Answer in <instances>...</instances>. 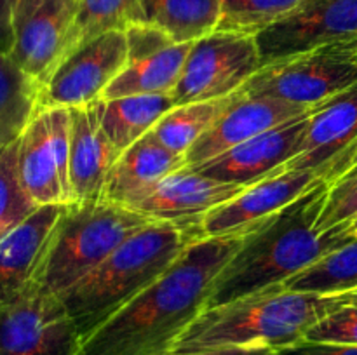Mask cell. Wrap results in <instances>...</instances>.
Returning a JSON list of instances; mask_svg holds the SVG:
<instances>
[{"label": "cell", "instance_id": "1", "mask_svg": "<svg viewBox=\"0 0 357 355\" xmlns=\"http://www.w3.org/2000/svg\"><path fill=\"white\" fill-rule=\"evenodd\" d=\"M246 235L204 237L82 341L80 355H167L209 306L220 271Z\"/></svg>", "mask_w": 357, "mask_h": 355}, {"label": "cell", "instance_id": "2", "mask_svg": "<svg viewBox=\"0 0 357 355\" xmlns=\"http://www.w3.org/2000/svg\"><path fill=\"white\" fill-rule=\"evenodd\" d=\"M328 191L330 184L319 180L307 194L248 233L216 277L209 306L284 284L288 278L357 239L351 225L319 228Z\"/></svg>", "mask_w": 357, "mask_h": 355}, {"label": "cell", "instance_id": "3", "mask_svg": "<svg viewBox=\"0 0 357 355\" xmlns=\"http://www.w3.org/2000/svg\"><path fill=\"white\" fill-rule=\"evenodd\" d=\"M349 292L317 294L284 287L261 289L230 303L206 308L180 336L171 354L220 348H272L279 352L305 341L309 331L344 305Z\"/></svg>", "mask_w": 357, "mask_h": 355}, {"label": "cell", "instance_id": "4", "mask_svg": "<svg viewBox=\"0 0 357 355\" xmlns=\"http://www.w3.org/2000/svg\"><path fill=\"white\" fill-rule=\"evenodd\" d=\"M204 239L197 223L152 221L117 247L93 274L61 296L82 341Z\"/></svg>", "mask_w": 357, "mask_h": 355}, {"label": "cell", "instance_id": "5", "mask_svg": "<svg viewBox=\"0 0 357 355\" xmlns=\"http://www.w3.org/2000/svg\"><path fill=\"white\" fill-rule=\"evenodd\" d=\"M149 223L152 219L105 198L66 204L38 285L61 298Z\"/></svg>", "mask_w": 357, "mask_h": 355}, {"label": "cell", "instance_id": "6", "mask_svg": "<svg viewBox=\"0 0 357 355\" xmlns=\"http://www.w3.org/2000/svg\"><path fill=\"white\" fill-rule=\"evenodd\" d=\"M357 84V38L321 45L261 66L241 93L314 108Z\"/></svg>", "mask_w": 357, "mask_h": 355}, {"label": "cell", "instance_id": "7", "mask_svg": "<svg viewBox=\"0 0 357 355\" xmlns=\"http://www.w3.org/2000/svg\"><path fill=\"white\" fill-rule=\"evenodd\" d=\"M264 66L257 37L213 31L192 44L180 82L171 94L174 106L227 97Z\"/></svg>", "mask_w": 357, "mask_h": 355}, {"label": "cell", "instance_id": "8", "mask_svg": "<svg viewBox=\"0 0 357 355\" xmlns=\"http://www.w3.org/2000/svg\"><path fill=\"white\" fill-rule=\"evenodd\" d=\"M70 108H40L17 141V174L37 207L72 204Z\"/></svg>", "mask_w": 357, "mask_h": 355}, {"label": "cell", "instance_id": "9", "mask_svg": "<svg viewBox=\"0 0 357 355\" xmlns=\"http://www.w3.org/2000/svg\"><path fill=\"white\" fill-rule=\"evenodd\" d=\"M79 0H17L10 59L42 87L79 47Z\"/></svg>", "mask_w": 357, "mask_h": 355}, {"label": "cell", "instance_id": "10", "mask_svg": "<svg viewBox=\"0 0 357 355\" xmlns=\"http://www.w3.org/2000/svg\"><path fill=\"white\" fill-rule=\"evenodd\" d=\"M82 338L59 296L40 285L0 306V355H80Z\"/></svg>", "mask_w": 357, "mask_h": 355}, {"label": "cell", "instance_id": "11", "mask_svg": "<svg viewBox=\"0 0 357 355\" xmlns=\"http://www.w3.org/2000/svg\"><path fill=\"white\" fill-rule=\"evenodd\" d=\"M126 65V31H110L82 42L42 87L40 108H75L101 100Z\"/></svg>", "mask_w": 357, "mask_h": 355}, {"label": "cell", "instance_id": "12", "mask_svg": "<svg viewBox=\"0 0 357 355\" xmlns=\"http://www.w3.org/2000/svg\"><path fill=\"white\" fill-rule=\"evenodd\" d=\"M357 38V0H302L257 35L264 65L333 42Z\"/></svg>", "mask_w": 357, "mask_h": 355}, {"label": "cell", "instance_id": "13", "mask_svg": "<svg viewBox=\"0 0 357 355\" xmlns=\"http://www.w3.org/2000/svg\"><path fill=\"white\" fill-rule=\"evenodd\" d=\"M317 181L319 178L312 171H275L271 176L244 188L232 200L209 212L202 219V235H248L275 212L307 194Z\"/></svg>", "mask_w": 357, "mask_h": 355}, {"label": "cell", "instance_id": "14", "mask_svg": "<svg viewBox=\"0 0 357 355\" xmlns=\"http://www.w3.org/2000/svg\"><path fill=\"white\" fill-rule=\"evenodd\" d=\"M312 113L293 118L271 131L261 132L216 159L192 169L201 171L225 183L251 187L275 171H284L286 164L298 155L309 125V117Z\"/></svg>", "mask_w": 357, "mask_h": 355}, {"label": "cell", "instance_id": "15", "mask_svg": "<svg viewBox=\"0 0 357 355\" xmlns=\"http://www.w3.org/2000/svg\"><path fill=\"white\" fill-rule=\"evenodd\" d=\"M316 108L300 106L268 96H253L239 90L232 106L185 153L187 167L202 166L261 132L312 113Z\"/></svg>", "mask_w": 357, "mask_h": 355}, {"label": "cell", "instance_id": "16", "mask_svg": "<svg viewBox=\"0 0 357 355\" xmlns=\"http://www.w3.org/2000/svg\"><path fill=\"white\" fill-rule=\"evenodd\" d=\"M65 205H42L0 239V306L40 282L42 268Z\"/></svg>", "mask_w": 357, "mask_h": 355}, {"label": "cell", "instance_id": "17", "mask_svg": "<svg viewBox=\"0 0 357 355\" xmlns=\"http://www.w3.org/2000/svg\"><path fill=\"white\" fill-rule=\"evenodd\" d=\"M243 184L225 183L192 167L164 178L150 194L129 205L152 221L197 223L244 190Z\"/></svg>", "mask_w": 357, "mask_h": 355}, {"label": "cell", "instance_id": "18", "mask_svg": "<svg viewBox=\"0 0 357 355\" xmlns=\"http://www.w3.org/2000/svg\"><path fill=\"white\" fill-rule=\"evenodd\" d=\"M357 143V84L330 97L309 117L302 146L284 169L312 171L319 180Z\"/></svg>", "mask_w": 357, "mask_h": 355}, {"label": "cell", "instance_id": "19", "mask_svg": "<svg viewBox=\"0 0 357 355\" xmlns=\"http://www.w3.org/2000/svg\"><path fill=\"white\" fill-rule=\"evenodd\" d=\"M70 188L73 202L101 200L121 150L105 132L96 101L70 108Z\"/></svg>", "mask_w": 357, "mask_h": 355}, {"label": "cell", "instance_id": "20", "mask_svg": "<svg viewBox=\"0 0 357 355\" xmlns=\"http://www.w3.org/2000/svg\"><path fill=\"white\" fill-rule=\"evenodd\" d=\"M192 44H174L166 37H143L129 44L128 65L101 100L143 94L171 96L180 82Z\"/></svg>", "mask_w": 357, "mask_h": 355}, {"label": "cell", "instance_id": "21", "mask_svg": "<svg viewBox=\"0 0 357 355\" xmlns=\"http://www.w3.org/2000/svg\"><path fill=\"white\" fill-rule=\"evenodd\" d=\"M183 167H187L183 153L167 148L149 132L121 153L108 174L103 198L129 207Z\"/></svg>", "mask_w": 357, "mask_h": 355}, {"label": "cell", "instance_id": "22", "mask_svg": "<svg viewBox=\"0 0 357 355\" xmlns=\"http://www.w3.org/2000/svg\"><path fill=\"white\" fill-rule=\"evenodd\" d=\"M96 104L105 132L121 152L152 132L160 118L174 108L169 94L110 97L98 100Z\"/></svg>", "mask_w": 357, "mask_h": 355}, {"label": "cell", "instance_id": "23", "mask_svg": "<svg viewBox=\"0 0 357 355\" xmlns=\"http://www.w3.org/2000/svg\"><path fill=\"white\" fill-rule=\"evenodd\" d=\"M220 0H143V23L164 31L174 44H192L218 30Z\"/></svg>", "mask_w": 357, "mask_h": 355}, {"label": "cell", "instance_id": "24", "mask_svg": "<svg viewBox=\"0 0 357 355\" xmlns=\"http://www.w3.org/2000/svg\"><path fill=\"white\" fill-rule=\"evenodd\" d=\"M42 86L10 59L0 56V148L20 141L40 110Z\"/></svg>", "mask_w": 357, "mask_h": 355}, {"label": "cell", "instance_id": "25", "mask_svg": "<svg viewBox=\"0 0 357 355\" xmlns=\"http://www.w3.org/2000/svg\"><path fill=\"white\" fill-rule=\"evenodd\" d=\"M237 94L239 90L220 100L197 101L171 108L152 132L167 148L185 155L190 146L197 143L232 106Z\"/></svg>", "mask_w": 357, "mask_h": 355}, {"label": "cell", "instance_id": "26", "mask_svg": "<svg viewBox=\"0 0 357 355\" xmlns=\"http://www.w3.org/2000/svg\"><path fill=\"white\" fill-rule=\"evenodd\" d=\"M284 287L317 294L357 291V239L333 251L302 274L288 278Z\"/></svg>", "mask_w": 357, "mask_h": 355}, {"label": "cell", "instance_id": "27", "mask_svg": "<svg viewBox=\"0 0 357 355\" xmlns=\"http://www.w3.org/2000/svg\"><path fill=\"white\" fill-rule=\"evenodd\" d=\"M143 23V0H79L75 31L79 45L110 31Z\"/></svg>", "mask_w": 357, "mask_h": 355}, {"label": "cell", "instance_id": "28", "mask_svg": "<svg viewBox=\"0 0 357 355\" xmlns=\"http://www.w3.org/2000/svg\"><path fill=\"white\" fill-rule=\"evenodd\" d=\"M220 31H234L257 37L281 21L302 3V0H220Z\"/></svg>", "mask_w": 357, "mask_h": 355}, {"label": "cell", "instance_id": "29", "mask_svg": "<svg viewBox=\"0 0 357 355\" xmlns=\"http://www.w3.org/2000/svg\"><path fill=\"white\" fill-rule=\"evenodd\" d=\"M37 209L17 174V143L0 148V239Z\"/></svg>", "mask_w": 357, "mask_h": 355}, {"label": "cell", "instance_id": "30", "mask_svg": "<svg viewBox=\"0 0 357 355\" xmlns=\"http://www.w3.org/2000/svg\"><path fill=\"white\" fill-rule=\"evenodd\" d=\"M305 341L357 345V291H351L344 305L317 322L309 331Z\"/></svg>", "mask_w": 357, "mask_h": 355}, {"label": "cell", "instance_id": "31", "mask_svg": "<svg viewBox=\"0 0 357 355\" xmlns=\"http://www.w3.org/2000/svg\"><path fill=\"white\" fill-rule=\"evenodd\" d=\"M357 218V176L338 181L328 191L326 204L319 218V228L330 230L338 225H352Z\"/></svg>", "mask_w": 357, "mask_h": 355}, {"label": "cell", "instance_id": "32", "mask_svg": "<svg viewBox=\"0 0 357 355\" xmlns=\"http://www.w3.org/2000/svg\"><path fill=\"white\" fill-rule=\"evenodd\" d=\"M278 355H357V345L302 341V343L293 345L284 350H279Z\"/></svg>", "mask_w": 357, "mask_h": 355}, {"label": "cell", "instance_id": "33", "mask_svg": "<svg viewBox=\"0 0 357 355\" xmlns=\"http://www.w3.org/2000/svg\"><path fill=\"white\" fill-rule=\"evenodd\" d=\"M17 0H0V56H9L14 44V10Z\"/></svg>", "mask_w": 357, "mask_h": 355}, {"label": "cell", "instance_id": "34", "mask_svg": "<svg viewBox=\"0 0 357 355\" xmlns=\"http://www.w3.org/2000/svg\"><path fill=\"white\" fill-rule=\"evenodd\" d=\"M357 176V143L331 167L326 173V176L323 178V181H326L330 187H333L338 181L349 180V178Z\"/></svg>", "mask_w": 357, "mask_h": 355}, {"label": "cell", "instance_id": "35", "mask_svg": "<svg viewBox=\"0 0 357 355\" xmlns=\"http://www.w3.org/2000/svg\"><path fill=\"white\" fill-rule=\"evenodd\" d=\"M167 355H278L272 348H220V350L194 352V354H167Z\"/></svg>", "mask_w": 357, "mask_h": 355}, {"label": "cell", "instance_id": "36", "mask_svg": "<svg viewBox=\"0 0 357 355\" xmlns=\"http://www.w3.org/2000/svg\"><path fill=\"white\" fill-rule=\"evenodd\" d=\"M351 230H352V233H356V235H357V218L354 219V221H352V225H351Z\"/></svg>", "mask_w": 357, "mask_h": 355}]
</instances>
